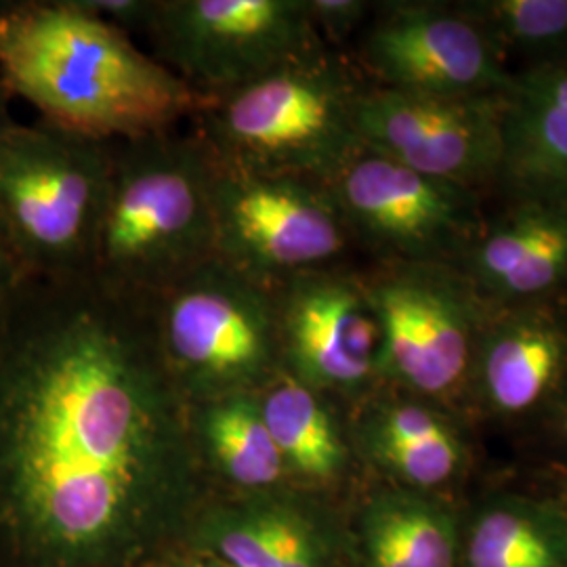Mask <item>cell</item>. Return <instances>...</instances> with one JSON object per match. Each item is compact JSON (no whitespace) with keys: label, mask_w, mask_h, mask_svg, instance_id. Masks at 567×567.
I'll return each instance as SVG.
<instances>
[{"label":"cell","mask_w":567,"mask_h":567,"mask_svg":"<svg viewBox=\"0 0 567 567\" xmlns=\"http://www.w3.org/2000/svg\"><path fill=\"white\" fill-rule=\"evenodd\" d=\"M145 39L204 103L326 49L307 0H156Z\"/></svg>","instance_id":"52a82bcc"},{"label":"cell","mask_w":567,"mask_h":567,"mask_svg":"<svg viewBox=\"0 0 567 567\" xmlns=\"http://www.w3.org/2000/svg\"><path fill=\"white\" fill-rule=\"evenodd\" d=\"M381 328L379 381L425 402L465 383L477 349L475 309L433 264L386 261L362 274Z\"/></svg>","instance_id":"ba28073f"},{"label":"cell","mask_w":567,"mask_h":567,"mask_svg":"<svg viewBox=\"0 0 567 567\" xmlns=\"http://www.w3.org/2000/svg\"><path fill=\"white\" fill-rule=\"evenodd\" d=\"M147 301L166 368L189 404L257 393L282 370L276 286L221 257Z\"/></svg>","instance_id":"5b68a950"},{"label":"cell","mask_w":567,"mask_h":567,"mask_svg":"<svg viewBox=\"0 0 567 567\" xmlns=\"http://www.w3.org/2000/svg\"><path fill=\"white\" fill-rule=\"evenodd\" d=\"M265 425L282 456L288 484L324 494L341 486L351 473L355 452L332 398L303 385L280 370L257 391Z\"/></svg>","instance_id":"ac0fdd59"},{"label":"cell","mask_w":567,"mask_h":567,"mask_svg":"<svg viewBox=\"0 0 567 567\" xmlns=\"http://www.w3.org/2000/svg\"><path fill=\"white\" fill-rule=\"evenodd\" d=\"M210 164L217 257L278 286L343 255L349 234L324 183Z\"/></svg>","instance_id":"9c48e42d"},{"label":"cell","mask_w":567,"mask_h":567,"mask_svg":"<svg viewBox=\"0 0 567 567\" xmlns=\"http://www.w3.org/2000/svg\"><path fill=\"white\" fill-rule=\"evenodd\" d=\"M82 7L124 34H143L154 18L156 0H79Z\"/></svg>","instance_id":"d4e9b609"},{"label":"cell","mask_w":567,"mask_h":567,"mask_svg":"<svg viewBox=\"0 0 567 567\" xmlns=\"http://www.w3.org/2000/svg\"><path fill=\"white\" fill-rule=\"evenodd\" d=\"M374 86L437 97H503L513 81L475 21L433 4L391 2L360 42Z\"/></svg>","instance_id":"4fadbf2b"},{"label":"cell","mask_w":567,"mask_h":567,"mask_svg":"<svg viewBox=\"0 0 567 567\" xmlns=\"http://www.w3.org/2000/svg\"><path fill=\"white\" fill-rule=\"evenodd\" d=\"M349 437L355 458L385 484L437 494L465 471V444L446 416L395 389L381 386L355 404Z\"/></svg>","instance_id":"9a60e30c"},{"label":"cell","mask_w":567,"mask_h":567,"mask_svg":"<svg viewBox=\"0 0 567 567\" xmlns=\"http://www.w3.org/2000/svg\"><path fill=\"white\" fill-rule=\"evenodd\" d=\"M461 567H567V513L519 494L487 498L463 526Z\"/></svg>","instance_id":"7402d4cb"},{"label":"cell","mask_w":567,"mask_h":567,"mask_svg":"<svg viewBox=\"0 0 567 567\" xmlns=\"http://www.w3.org/2000/svg\"><path fill=\"white\" fill-rule=\"evenodd\" d=\"M147 567H229L225 566L224 561L210 557V555H204L198 550H192L187 547H177V550L173 548L171 553L163 555L161 559H156L152 566Z\"/></svg>","instance_id":"4316f807"},{"label":"cell","mask_w":567,"mask_h":567,"mask_svg":"<svg viewBox=\"0 0 567 567\" xmlns=\"http://www.w3.org/2000/svg\"><path fill=\"white\" fill-rule=\"evenodd\" d=\"M313 25L322 42L344 41L365 18L362 0H307Z\"/></svg>","instance_id":"cb8c5ba5"},{"label":"cell","mask_w":567,"mask_h":567,"mask_svg":"<svg viewBox=\"0 0 567 567\" xmlns=\"http://www.w3.org/2000/svg\"><path fill=\"white\" fill-rule=\"evenodd\" d=\"M501 173L534 203L567 206V58L513 82L503 97Z\"/></svg>","instance_id":"e0dca14e"},{"label":"cell","mask_w":567,"mask_h":567,"mask_svg":"<svg viewBox=\"0 0 567 567\" xmlns=\"http://www.w3.org/2000/svg\"><path fill=\"white\" fill-rule=\"evenodd\" d=\"M112 173V143L49 122L0 131V224L25 276L86 274Z\"/></svg>","instance_id":"8992f818"},{"label":"cell","mask_w":567,"mask_h":567,"mask_svg":"<svg viewBox=\"0 0 567 567\" xmlns=\"http://www.w3.org/2000/svg\"><path fill=\"white\" fill-rule=\"evenodd\" d=\"M559 425H561V433L566 435L567 440V393L566 400H564V405H561V416H559Z\"/></svg>","instance_id":"f1b7e54d"},{"label":"cell","mask_w":567,"mask_h":567,"mask_svg":"<svg viewBox=\"0 0 567 567\" xmlns=\"http://www.w3.org/2000/svg\"><path fill=\"white\" fill-rule=\"evenodd\" d=\"M503 97H437L372 84L355 102L353 126L365 147L465 187L501 173Z\"/></svg>","instance_id":"8fae6325"},{"label":"cell","mask_w":567,"mask_h":567,"mask_svg":"<svg viewBox=\"0 0 567 567\" xmlns=\"http://www.w3.org/2000/svg\"><path fill=\"white\" fill-rule=\"evenodd\" d=\"M215 257L213 164L194 131L112 142V173L89 274L152 297Z\"/></svg>","instance_id":"3957f363"},{"label":"cell","mask_w":567,"mask_h":567,"mask_svg":"<svg viewBox=\"0 0 567 567\" xmlns=\"http://www.w3.org/2000/svg\"><path fill=\"white\" fill-rule=\"evenodd\" d=\"M0 81L41 121L97 142L177 128L204 105L79 0L0 2Z\"/></svg>","instance_id":"7a4b0ae2"},{"label":"cell","mask_w":567,"mask_h":567,"mask_svg":"<svg viewBox=\"0 0 567 567\" xmlns=\"http://www.w3.org/2000/svg\"><path fill=\"white\" fill-rule=\"evenodd\" d=\"M347 567H461L463 524L437 494L381 484L344 527Z\"/></svg>","instance_id":"2e32d148"},{"label":"cell","mask_w":567,"mask_h":567,"mask_svg":"<svg viewBox=\"0 0 567 567\" xmlns=\"http://www.w3.org/2000/svg\"><path fill=\"white\" fill-rule=\"evenodd\" d=\"M362 91L324 49L204 103L189 128L221 168L324 183L360 145L353 110Z\"/></svg>","instance_id":"277c9868"},{"label":"cell","mask_w":567,"mask_h":567,"mask_svg":"<svg viewBox=\"0 0 567 567\" xmlns=\"http://www.w3.org/2000/svg\"><path fill=\"white\" fill-rule=\"evenodd\" d=\"M349 234L385 261L431 264L466 227L465 187L358 145L324 182Z\"/></svg>","instance_id":"7c38bea8"},{"label":"cell","mask_w":567,"mask_h":567,"mask_svg":"<svg viewBox=\"0 0 567 567\" xmlns=\"http://www.w3.org/2000/svg\"><path fill=\"white\" fill-rule=\"evenodd\" d=\"M215 492L147 297L25 276L0 305V567H147Z\"/></svg>","instance_id":"6da1fadb"},{"label":"cell","mask_w":567,"mask_h":567,"mask_svg":"<svg viewBox=\"0 0 567 567\" xmlns=\"http://www.w3.org/2000/svg\"><path fill=\"white\" fill-rule=\"evenodd\" d=\"M13 122H16V118L11 116V93L0 81V131H4Z\"/></svg>","instance_id":"83f0119b"},{"label":"cell","mask_w":567,"mask_h":567,"mask_svg":"<svg viewBox=\"0 0 567 567\" xmlns=\"http://www.w3.org/2000/svg\"><path fill=\"white\" fill-rule=\"evenodd\" d=\"M480 11L505 41L529 49L567 41V0H494Z\"/></svg>","instance_id":"603a6c76"},{"label":"cell","mask_w":567,"mask_h":567,"mask_svg":"<svg viewBox=\"0 0 567 567\" xmlns=\"http://www.w3.org/2000/svg\"><path fill=\"white\" fill-rule=\"evenodd\" d=\"M282 368L328 398L362 402L381 386V328L360 274L320 267L276 286Z\"/></svg>","instance_id":"30bf717a"},{"label":"cell","mask_w":567,"mask_h":567,"mask_svg":"<svg viewBox=\"0 0 567 567\" xmlns=\"http://www.w3.org/2000/svg\"><path fill=\"white\" fill-rule=\"evenodd\" d=\"M566 365V326L547 311H524L480 337L473 372L492 412L522 416L555 389Z\"/></svg>","instance_id":"d6986e66"},{"label":"cell","mask_w":567,"mask_h":567,"mask_svg":"<svg viewBox=\"0 0 567 567\" xmlns=\"http://www.w3.org/2000/svg\"><path fill=\"white\" fill-rule=\"evenodd\" d=\"M189 423L204 473L215 489L250 494L290 486L257 393L189 404Z\"/></svg>","instance_id":"ffe728a7"},{"label":"cell","mask_w":567,"mask_h":567,"mask_svg":"<svg viewBox=\"0 0 567 567\" xmlns=\"http://www.w3.org/2000/svg\"><path fill=\"white\" fill-rule=\"evenodd\" d=\"M182 547L229 567H347L344 527L320 494L295 486L250 494L215 489Z\"/></svg>","instance_id":"5bb4252c"},{"label":"cell","mask_w":567,"mask_h":567,"mask_svg":"<svg viewBox=\"0 0 567 567\" xmlns=\"http://www.w3.org/2000/svg\"><path fill=\"white\" fill-rule=\"evenodd\" d=\"M475 271L492 292L529 299L567 278V210L532 203L492 229L475 250Z\"/></svg>","instance_id":"44dd1931"},{"label":"cell","mask_w":567,"mask_h":567,"mask_svg":"<svg viewBox=\"0 0 567 567\" xmlns=\"http://www.w3.org/2000/svg\"><path fill=\"white\" fill-rule=\"evenodd\" d=\"M23 278L25 271L4 234V227L0 224V305L11 297V292L20 286Z\"/></svg>","instance_id":"484cf974"}]
</instances>
